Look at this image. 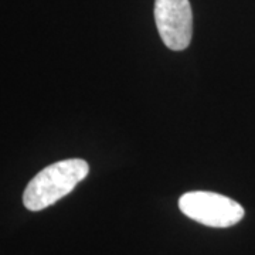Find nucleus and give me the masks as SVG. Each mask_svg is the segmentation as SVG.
<instances>
[{"mask_svg": "<svg viewBox=\"0 0 255 255\" xmlns=\"http://www.w3.org/2000/svg\"><path fill=\"white\" fill-rule=\"evenodd\" d=\"M155 21L164 46L186 50L193 37V11L189 0H155Z\"/></svg>", "mask_w": 255, "mask_h": 255, "instance_id": "nucleus-3", "label": "nucleus"}, {"mask_svg": "<svg viewBox=\"0 0 255 255\" xmlns=\"http://www.w3.org/2000/svg\"><path fill=\"white\" fill-rule=\"evenodd\" d=\"M184 216L207 227L227 228L238 224L246 211L236 200L211 191H189L179 199Z\"/></svg>", "mask_w": 255, "mask_h": 255, "instance_id": "nucleus-2", "label": "nucleus"}, {"mask_svg": "<svg viewBox=\"0 0 255 255\" xmlns=\"http://www.w3.org/2000/svg\"><path fill=\"white\" fill-rule=\"evenodd\" d=\"M90 172L82 159H65L37 173L23 193V204L30 211H41L70 194Z\"/></svg>", "mask_w": 255, "mask_h": 255, "instance_id": "nucleus-1", "label": "nucleus"}]
</instances>
